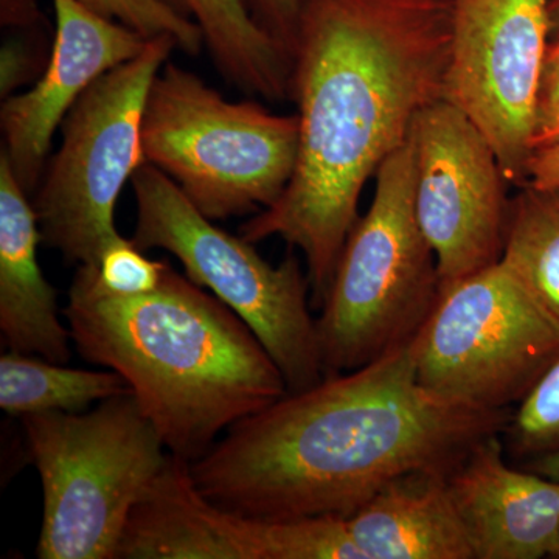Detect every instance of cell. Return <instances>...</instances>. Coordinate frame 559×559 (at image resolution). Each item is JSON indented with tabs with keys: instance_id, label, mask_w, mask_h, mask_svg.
<instances>
[{
	"instance_id": "6da1fadb",
	"label": "cell",
	"mask_w": 559,
	"mask_h": 559,
	"mask_svg": "<svg viewBox=\"0 0 559 559\" xmlns=\"http://www.w3.org/2000/svg\"><path fill=\"white\" fill-rule=\"evenodd\" d=\"M450 53L451 0H304L290 55L296 171L238 235L300 250L312 308L329 293L367 180L444 98Z\"/></svg>"
},
{
	"instance_id": "7a4b0ae2",
	"label": "cell",
	"mask_w": 559,
	"mask_h": 559,
	"mask_svg": "<svg viewBox=\"0 0 559 559\" xmlns=\"http://www.w3.org/2000/svg\"><path fill=\"white\" fill-rule=\"evenodd\" d=\"M510 414L432 395L409 342L241 419L190 473L205 498L245 516L347 520L401 474L451 471Z\"/></svg>"
},
{
	"instance_id": "3957f363",
	"label": "cell",
	"mask_w": 559,
	"mask_h": 559,
	"mask_svg": "<svg viewBox=\"0 0 559 559\" xmlns=\"http://www.w3.org/2000/svg\"><path fill=\"white\" fill-rule=\"evenodd\" d=\"M62 314L81 358L117 371L186 462L289 393L245 320L171 264L159 288L138 297L106 296L79 266Z\"/></svg>"
},
{
	"instance_id": "277c9868",
	"label": "cell",
	"mask_w": 559,
	"mask_h": 559,
	"mask_svg": "<svg viewBox=\"0 0 559 559\" xmlns=\"http://www.w3.org/2000/svg\"><path fill=\"white\" fill-rule=\"evenodd\" d=\"M43 485L40 559H116L131 511L171 454L135 396L21 418Z\"/></svg>"
},
{
	"instance_id": "5b68a950",
	"label": "cell",
	"mask_w": 559,
	"mask_h": 559,
	"mask_svg": "<svg viewBox=\"0 0 559 559\" xmlns=\"http://www.w3.org/2000/svg\"><path fill=\"white\" fill-rule=\"evenodd\" d=\"M142 150L205 218L270 209L288 189L299 156V117L257 102H229L167 61L151 84Z\"/></svg>"
},
{
	"instance_id": "8992f818",
	"label": "cell",
	"mask_w": 559,
	"mask_h": 559,
	"mask_svg": "<svg viewBox=\"0 0 559 559\" xmlns=\"http://www.w3.org/2000/svg\"><path fill=\"white\" fill-rule=\"evenodd\" d=\"M374 180L370 209L349 231L320 307L325 377L409 344L440 297L437 255L415 215L409 138L382 162Z\"/></svg>"
},
{
	"instance_id": "52a82bcc",
	"label": "cell",
	"mask_w": 559,
	"mask_h": 559,
	"mask_svg": "<svg viewBox=\"0 0 559 559\" xmlns=\"http://www.w3.org/2000/svg\"><path fill=\"white\" fill-rule=\"evenodd\" d=\"M131 182L138 204L135 245L167 250L191 282L245 320L277 364L289 393L319 384L325 369L318 319L311 316L310 278L299 257L289 253L271 264L253 242L205 218L154 165L145 162Z\"/></svg>"
},
{
	"instance_id": "ba28073f",
	"label": "cell",
	"mask_w": 559,
	"mask_h": 559,
	"mask_svg": "<svg viewBox=\"0 0 559 559\" xmlns=\"http://www.w3.org/2000/svg\"><path fill=\"white\" fill-rule=\"evenodd\" d=\"M175 49L171 36L146 40L138 57L95 81L62 120L60 148L47 160L31 200L44 245L70 264L94 266L120 235L117 201L145 164L146 97Z\"/></svg>"
},
{
	"instance_id": "9c48e42d",
	"label": "cell",
	"mask_w": 559,
	"mask_h": 559,
	"mask_svg": "<svg viewBox=\"0 0 559 559\" xmlns=\"http://www.w3.org/2000/svg\"><path fill=\"white\" fill-rule=\"evenodd\" d=\"M411 347L432 395L510 411L559 358V322L499 261L441 288Z\"/></svg>"
},
{
	"instance_id": "30bf717a",
	"label": "cell",
	"mask_w": 559,
	"mask_h": 559,
	"mask_svg": "<svg viewBox=\"0 0 559 559\" xmlns=\"http://www.w3.org/2000/svg\"><path fill=\"white\" fill-rule=\"evenodd\" d=\"M550 0H451L444 100L489 140L506 178L527 183L551 39Z\"/></svg>"
},
{
	"instance_id": "8fae6325",
	"label": "cell",
	"mask_w": 559,
	"mask_h": 559,
	"mask_svg": "<svg viewBox=\"0 0 559 559\" xmlns=\"http://www.w3.org/2000/svg\"><path fill=\"white\" fill-rule=\"evenodd\" d=\"M409 140L415 215L444 288L502 259L510 182L487 135L444 98L415 117Z\"/></svg>"
},
{
	"instance_id": "7c38bea8",
	"label": "cell",
	"mask_w": 559,
	"mask_h": 559,
	"mask_svg": "<svg viewBox=\"0 0 559 559\" xmlns=\"http://www.w3.org/2000/svg\"><path fill=\"white\" fill-rule=\"evenodd\" d=\"M116 559H362L342 518L260 520L223 509L190 463L167 468L131 511Z\"/></svg>"
},
{
	"instance_id": "4fadbf2b",
	"label": "cell",
	"mask_w": 559,
	"mask_h": 559,
	"mask_svg": "<svg viewBox=\"0 0 559 559\" xmlns=\"http://www.w3.org/2000/svg\"><path fill=\"white\" fill-rule=\"evenodd\" d=\"M57 31L43 75L32 90L3 98V148L14 178L28 197L38 189L55 131L70 108L109 70L138 57L145 36L100 16L80 0H51Z\"/></svg>"
},
{
	"instance_id": "5bb4252c",
	"label": "cell",
	"mask_w": 559,
	"mask_h": 559,
	"mask_svg": "<svg viewBox=\"0 0 559 559\" xmlns=\"http://www.w3.org/2000/svg\"><path fill=\"white\" fill-rule=\"evenodd\" d=\"M500 433L471 448L448 480L474 559L550 557L559 538V481L506 460Z\"/></svg>"
},
{
	"instance_id": "9a60e30c",
	"label": "cell",
	"mask_w": 559,
	"mask_h": 559,
	"mask_svg": "<svg viewBox=\"0 0 559 559\" xmlns=\"http://www.w3.org/2000/svg\"><path fill=\"white\" fill-rule=\"evenodd\" d=\"M38 218L31 197L0 156V333L11 352L68 364L73 344L58 294L38 263Z\"/></svg>"
},
{
	"instance_id": "2e32d148",
	"label": "cell",
	"mask_w": 559,
	"mask_h": 559,
	"mask_svg": "<svg viewBox=\"0 0 559 559\" xmlns=\"http://www.w3.org/2000/svg\"><path fill=\"white\" fill-rule=\"evenodd\" d=\"M450 469L401 474L352 516L348 535L362 559H474L452 500Z\"/></svg>"
},
{
	"instance_id": "e0dca14e",
	"label": "cell",
	"mask_w": 559,
	"mask_h": 559,
	"mask_svg": "<svg viewBox=\"0 0 559 559\" xmlns=\"http://www.w3.org/2000/svg\"><path fill=\"white\" fill-rule=\"evenodd\" d=\"M200 27L224 81L264 98H289L290 60L250 17L242 0H162Z\"/></svg>"
},
{
	"instance_id": "ac0fdd59",
	"label": "cell",
	"mask_w": 559,
	"mask_h": 559,
	"mask_svg": "<svg viewBox=\"0 0 559 559\" xmlns=\"http://www.w3.org/2000/svg\"><path fill=\"white\" fill-rule=\"evenodd\" d=\"M117 371L70 369L24 353L0 358V409L13 417L44 412H84L91 404L130 395Z\"/></svg>"
},
{
	"instance_id": "d6986e66",
	"label": "cell",
	"mask_w": 559,
	"mask_h": 559,
	"mask_svg": "<svg viewBox=\"0 0 559 559\" xmlns=\"http://www.w3.org/2000/svg\"><path fill=\"white\" fill-rule=\"evenodd\" d=\"M503 264L559 322V186H522L510 198Z\"/></svg>"
},
{
	"instance_id": "ffe728a7",
	"label": "cell",
	"mask_w": 559,
	"mask_h": 559,
	"mask_svg": "<svg viewBox=\"0 0 559 559\" xmlns=\"http://www.w3.org/2000/svg\"><path fill=\"white\" fill-rule=\"evenodd\" d=\"M500 437L516 462L559 452V358L511 412Z\"/></svg>"
},
{
	"instance_id": "44dd1931",
	"label": "cell",
	"mask_w": 559,
	"mask_h": 559,
	"mask_svg": "<svg viewBox=\"0 0 559 559\" xmlns=\"http://www.w3.org/2000/svg\"><path fill=\"white\" fill-rule=\"evenodd\" d=\"M95 288L106 296L138 297L154 293L170 263L151 260L134 240L119 237L103 250L97 264H84Z\"/></svg>"
},
{
	"instance_id": "7402d4cb",
	"label": "cell",
	"mask_w": 559,
	"mask_h": 559,
	"mask_svg": "<svg viewBox=\"0 0 559 559\" xmlns=\"http://www.w3.org/2000/svg\"><path fill=\"white\" fill-rule=\"evenodd\" d=\"M100 16L120 22L146 39L171 36L178 49L198 57L204 49L200 27L162 0H80Z\"/></svg>"
},
{
	"instance_id": "603a6c76",
	"label": "cell",
	"mask_w": 559,
	"mask_h": 559,
	"mask_svg": "<svg viewBox=\"0 0 559 559\" xmlns=\"http://www.w3.org/2000/svg\"><path fill=\"white\" fill-rule=\"evenodd\" d=\"M253 22L267 36L285 50L290 60L297 33L304 0H242Z\"/></svg>"
},
{
	"instance_id": "cb8c5ba5",
	"label": "cell",
	"mask_w": 559,
	"mask_h": 559,
	"mask_svg": "<svg viewBox=\"0 0 559 559\" xmlns=\"http://www.w3.org/2000/svg\"><path fill=\"white\" fill-rule=\"evenodd\" d=\"M527 183L538 189L559 186V140L533 150L527 165Z\"/></svg>"
},
{
	"instance_id": "d4e9b609",
	"label": "cell",
	"mask_w": 559,
	"mask_h": 559,
	"mask_svg": "<svg viewBox=\"0 0 559 559\" xmlns=\"http://www.w3.org/2000/svg\"><path fill=\"white\" fill-rule=\"evenodd\" d=\"M0 21L9 31H39L44 22L36 0H0Z\"/></svg>"
},
{
	"instance_id": "484cf974",
	"label": "cell",
	"mask_w": 559,
	"mask_h": 559,
	"mask_svg": "<svg viewBox=\"0 0 559 559\" xmlns=\"http://www.w3.org/2000/svg\"><path fill=\"white\" fill-rule=\"evenodd\" d=\"M559 100V35L550 39L544 62L543 81H540V110L549 108Z\"/></svg>"
},
{
	"instance_id": "4316f807",
	"label": "cell",
	"mask_w": 559,
	"mask_h": 559,
	"mask_svg": "<svg viewBox=\"0 0 559 559\" xmlns=\"http://www.w3.org/2000/svg\"><path fill=\"white\" fill-rule=\"evenodd\" d=\"M559 140V100L539 112L538 124L533 135V150Z\"/></svg>"
},
{
	"instance_id": "83f0119b",
	"label": "cell",
	"mask_w": 559,
	"mask_h": 559,
	"mask_svg": "<svg viewBox=\"0 0 559 559\" xmlns=\"http://www.w3.org/2000/svg\"><path fill=\"white\" fill-rule=\"evenodd\" d=\"M522 468L533 471L547 479L559 481V452L521 463Z\"/></svg>"
},
{
	"instance_id": "f1b7e54d",
	"label": "cell",
	"mask_w": 559,
	"mask_h": 559,
	"mask_svg": "<svg viewBox=\"0 0 559 559\" xmlns=\"http://www.w3.org/2000/svg\"><path fill=\"white\" fill-rule=\"evenodd\" d=\"M551 38L559 35V0H550Z\"/></svg>"
},
{
	"instance_id": "f546056e",
	"label": "cell",
	"mask_w": 559,
	"mask_h": 559,
	"mask_svg": "<svg viewBox=\"0 0 559 559\" xmlns=\"http://www.w3.org/2000/svg\"><path fill=\"white\" fill-rule=\"evenodd\" d=\"M550 558L559 559V538L555 544L554 550H551Z\"/></svg>"
}]
</instances>
